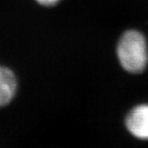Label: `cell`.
Wrapping results in <instances>:
<instances>
[{"label": "cell", "instance_id": "3957f363", "mask_svg": "<svg viewBox=\"0 0 148 148\" xmlns=\"http://www.w3.org/2000/svg\"><path fill=\"white\" fill-rule=\"evenodd\" d=\"M17 82L11 70L0 66V106L12 101L16 91Z\"/></svg>", "mask_w": 148, "mask_h": 148}, {"label": "cell", "instance_id": "6da1fadb", "mask_svg": "<svg viewBox=\"0 0 148 148\" xmlns=\"http://www.w3.org/2000/svg\"><path fill=\"white\" fill-rule=\"evenodd\" d=\"M117 55L121 66L130 72H142L148 62L146 41L136 30H129L123 34L117 47Z\"/></svg>", "mask_w": 148, "mask_h": 148}, {"label": "cell", "instance_id": "7a4b0ae2", "mask_svg": "<svg viewBox=\"0 0 148 148\" xmlns=\"http://www.w3.org/2000/svg\"><path fill=\"white\" fill-rule=\"evenodd\" d=\"M129 131L140 139H148V104L135 107L126 119Z\"/></svg>", "mask_w": 148, "mask_h": 148}, {"label": "cell", "instance_id": "277c9868", "mask_svg": "<svg viewBox=\"0 0 148 148\" xmlns=\"http://www.w3.org/2000/svg\"><path fill=\"white\" fill-rule=\"evenodd\" d=\"M37 1L40 4V5H54L56 4H57L60 0H37Z\"/></svg>", "mask_w": 148, "mask_h": 148}]
</instances>
